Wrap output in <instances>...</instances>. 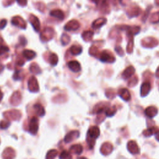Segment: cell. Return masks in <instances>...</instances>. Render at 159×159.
Instances as JSON below:
<instances>
[{
    "mask_svg": "<svg viewBox=\"0 0 159 159\" xmlns=\"http://www.w3.org/2000/svg\"><path fill=\"white\" fill-rule=\"evenodd\" d=\"M100 131L97 126H93L90 128L88 131L87 142L90 149L93 147L95 144V140L99 137Z\"/></svg>",
    "mask_w": 159,
    "mask_h": 159,
    "instance_id": "1",
    "label": "cell"
},
{
    "mask_svg": "<svg viewBox=\"0 0 159 159\" xmlns=\"http://www.w3.org/2000/svg\"><path fill=\"white\" fill-rule=\"evenodd\" d=\"M55 31L52 28H46L40 33V37L43 42L51 40L54 36Z\"/></svg>",
    "mask_w": 159,
    "mask_h": 159,
    "instance_id": "2",
    "label": "cell"
},
{
    "mask_svg": "<svg viewBox=\"0 0 159 159\" xmlns=\"http://www.w3.org/2000/svg\"><path fill=\"white\" fill-rule=\"evenodd\" d=\"M4 116L7 119L6 120H19L21 118V113L18 110H13L5 112Z\"/></svg>",
    "mask_w": 159,
    "mask_h": 159,
    "instance_id": "3",
    "label": "cell"
},
{
    "mask_svg": "<svg viewBox=\"0 0 159 159\" xmlns=\"http://www.w3.org/2000/svg\"><path fill=\"white\" fill-rule=\"evenodd\" d=\"M99 60L103 62L113 63L115 61V58L111 53L105 51L99 54Z\"/></svg>",
    "mask_w": 159,
    "mask_h": 159,
    "instance_id": "4",
    "label": "cell"
},
{
    "mask_svg": "<svg viewBox=\"0 0 159 159\" xmlns=\"http://www.w3.org/2000/svg\"><path fill=\"white\" fill-rule=\"evenodd\" d=\"M29 131L33 135H36L39 129V121L37 118L33 117L29 124Z\"/></svg>",
    "mask_w": 159,
    "mask_h": 159,
    "instance_id": "5",
    "label": "cell"
},
{
    "mask_svg": "<svg viewBox=\"0 0 159 159\" xmlns=\"http://www.w3.org/2000/svg\"><path fill=\"white\" fill-rule=\"evenodd\" d=\"M28 89L30 91L36 93L39 91V86L35 77H31L28 81Z\"/></svg>",
    "mask_w": 159,
    "mask_h": 159,
    "instance_id": "6",
    "label": "cell"
},
{
    "mask_svg": "<svg viewBox=\"0 0 159 159\" xmlns=\"http://www.w3.org/2000/svg\"><path fill=\"white\" fill-rule=\"evenodd\" d=\"M11 23L14 26H17L21 29H26L27 24L26 21H24L20 16H14L11 19Z\"/></svg>",
    "mask_w": 159,
    "mask_h": 159,
    "instance_id": "7",
    "label": "cell"
},
{
    "mask_svg": "<svg viewBox=\"0 0 159 159\" xmlns=\"http://www.w3.org/2000/svg\"><path fill=\"white\" fill-rule=\"evenodd\" d=\"M142 45L147 48H152L158 45V41L152 37H148L142 40Z\"/></svg>",
    "mask_w": 159,
    "mask_h": 159,
    "instance_id": "8",
    "label": "cell"
},
{
    "mask_svg": "<svg viewBox=\"0 0 159 159\" xmlns=\"http://www.w3.org/2000/svg\"><path fill=\"white\" fill-rule=\"evenodd\" d=\"M80 28V23L78 21L73 19L70 21H69L67 23H66L64 29L66 31H76Z\"/></svg>",
    "mask_w": 159,
    "mask_h": 159,
    "instance_id": "9",
    "label": "cell"
},
{
    "mask_svg": "<svg viewBox=\"0 0 159 159\" xmlns=\"http://www.w3.org/2000/svg\"><path fill=\"white\" fill-rule=\"evenodd\" d=\"M129 152L132 154L136 155L139 153V148L136 143V142L134 140H131L128 143L127 146Z\"/></svg>",
    "mask_w": 159,
    "mask_h": 159,
    "instance_id": "10",
    "label": "cell"
},
{
    "mask_svg": "<svg viewBox=\"0 0 159 159\" xmlns=\"http://www.w3.org/2000/svg\"><path fill=\"white\" fill-rule=\"evenodd\" d=\"M29 21L30 23L32 24V26L34 28V30L37 32L39 31L40 29V24L39 19L34 14H31L29 18Z\"/></svg>",
    "mask_w": 159,
    "mask_h": 159,
    "instance_id": "11",
    "label": "cell"
},
{
    "mask_svg": "<svg viewBox=\"0 0 159 159\" xmlns=\"http://www.w3.org/2000/svg\"><path fill=\"white\" fill-rule=\"evenodd\" d=\"M80 133L78 131H72L69 132L67 134L65 137L64 140L66 143H70L72 141L74 140L75 139H77L79 137Z\"/></svg>",
    "mask_w": 159,
    "mask_h": 159,
    "instance_id": "12",
    "label": "cell"
},
{
    "mask_svg": "<svg viewBox=\"0 0 159 159\" xmlns=\"http://www.w3.org/2000/svg\"><path fill=\"white\" fill-rule=\"evenodd\" d=\"M113 150V147L111 144L109 143V142H105L104 143L100 149V152L105 155H107L110 154Z\"/></svg>",
    "mask_w": 159,
    "mask_h": 159,
    "instance_id": "13",
    "label": "cell"
},
{
    "mask_svg": "<svg viewBox=\"0 0 159 159\" xmlns=\"http://www.w3.org/2000/svg\"><path fill=\"white\" fill-rule=\"evenodd\" d=\"M21 102V95L19 91H15L10 98V103L13 106L18 105Z\"/></svg>",
    "mask_w": 159,
    "mask_h": 159,
    "instance_id": "14",
    "label": "cell"
},
{
    "mask_svg": "<svg viewBox=\"0 0 159 159\" xmlns=\"http://www.w3.org/2000/svg\"><path fill=\"white\" fill-rule=\"evenodd\" d=\"M119 96L125 102H128L131 99V94L129 90L126 88H121L118 91Z\"/></svg>",
    "mask_w": 159,
    "mask_h": 159,
    "instance_id": "15",
    "label": "cell"
},
{
    "mask_svg": "<svg viewBox=\"0 0 159 159\" xmlns=\"http://www.w3.org/2000/svg\"><path fill=\"white\" fill-rule=\"evenodd\" d=\"M69 68L73 72H79L81 70V65L78 61L72 60L68 63Z\"/></svg>",
    "mask_w": 159,
    "mask_h": 159,
    "instance_id": "16",
    "label": "cell"
},
{
    "mask_svg": "<svg viewBox=\"0 0 159 159\" xmlns=\"http://www.w3.org/2000/svg\"><path fill=\"white\" fill-rule=\"evenodd\" d=\"M158 113L157 108L155 106H149L147 107L145 110V114L150 118H152L155 117Z\"/></svg>",
    "mask_w": 159,
    "mask_h": 159,
    "instance_id": "17",
    "label": "cell"
},
{
    "mask_svg": "<svg viewBox=\"0 0 159 159\" xmlns=\"http://www.w3.org/2000/svg\"><path fill=\"white\" fill-rule=\"evenodd\" d=\"M150 88H151V86H150V83L144 82L143 84L142 85L141 88H140V95H141V96L144 97V96H147L150 92Z\"/></svg>",
    "mask_w": 159,
    "mask_h": 159,
    "instance_id": "18",
    "label": "cell"
},
{
    "mask_svg": "<svg viewBox=\"0 0 159 159\" xmlns=\"http://www.w3.org/2000/svg\"><path fill=\"white\" fill-rule=\"evenodd\" d=\"M134 72H135V69L132 66H130L124 70V71L122 74V76L124 79H128L131 77L132 75L134 74Z\"/></svg>",
    "mask_w": 159,
    "mask_h": 159,
    "instance_id": "19",
    "label": "cell"
},
{
    "mask_svg": "<svg viewBox=\"0 0 159 159\" xmlns=\"http://www.w3.org/2000/svg\"><path fill=\"white\" fill-rule=\"evenodd\" d=\"M107 21V19L105 18H100L97 19H96L93 24H92V27L94 29H98L103 26L104 24H106Z\"/></svg>",
    "mask_w": 159,
    "mask_h": 159,
    "instance_id": "20",
    "label": "cell"
},
{
    "mask_svg": "<svg viewBox=\"0 0 159 159\" xmlns=\"http://www.w3.org/2000/svg\"><path fill=\"white\" fill-rule=\"evenodd\" d=\"M3 159H13L15 157V152L11 148L6 149L3 154Z\"/></svg>",
    "mask_w": 159,
    "mask_h": 159,
    "instance_id": "21",
    "label": "cell"
},
{
    "mask_svg": "<svg viewBox=\"0 0 159 159\" xmlns=\"http://www.w3.org/2000/svg\"><path fill=\"white\" fill-rule=\"evenodd\" d=\"M107 107H107V105H105V103H99L94 107L93 113L96 114H101L105 111Z\"/></svg>",
    "mask_w": 159,
    "mask_h": 159,
    "instance_id": "22",
    "label": "cell"
},
{
    "mask_svg": "<svg viewBox=\"0 0 159 159\" xmlns=\"http://www.w3.org/2000/svg\"><path fill=\"white\" fill-rule=\"evenodd\" d=\"M51 16H53V17H55L56 18H58L60 20H63L65 18V14L63 12L60 10H52L51 13H50Z\"/></svg>",
    "mask_w": 159,
    "mask_h": 159,
    "instance_id": "23",
    "label": "cell"
},
{
    "mask_svg": "<svg viewBox=\"0 0 159 159\" xmlns=\"http://www.w3.org/2000/svg\"><path fill=\"white\" fill-rule=\"evenodd\" d=\"M158 132H159V128H158L157 127H152L144 131L143 134L144 136L150 137L154 134H156Z\"/></svg>",
    "mask_w": 159,
    "mask_h": 159,
    "instance_id": "24",
    "label": "cell"
},
{
    "mask_svg": "<svg viewBox=\"0 0 159 159\" xmlns=\"http://www.w3.org/2000/svg\"><path fill=\"white\" fill-rule=\"evenodd\" d=\"M70 151L72 154L80 155L83 152V147L80 144H75L70 147Z\"/></svg>",
    "mask_w": 159,
    "mask_h": 159,
    "instance_id": "25",
    "label": "cell"
},
{
    "mask_svg": "<svg viewBox=\"0 0 159 159\" xmlns=\"http://www.w3.org/2000/svg\"><path fill=\"white\" fill-rule=\"evenodd\" d=\"M140 10L139 9V7H132L129 10V11L127 12V14L130 18L132 17H136V16H137L139 13H140Z\"/></svg>",
    "mask_w": 159,
    "mask_h": 159,
    "instance_id": "26",
    "label": "cell"
},
{
    "mask_svg": "<svg viewBox=\"0 0 159 159\" xmlns=\"http://www.w3.org/2000/svg\"><path fill=\"white\" fill-rule=\"evenodd\" d=\"M22 54L23 56L26 58L28 60H31L33 59L36 55V54L34 51H31V50H24Z\"/></svg>",
    "mask_w": 159,
    "mask_h": 159,
    "instance_id": "27",
    "label": "cell"
},
{
    "mask_svg": "<svg viewBox=\"0 0 159 159\" xmlns=\"http://www.w3.org/2000/svg\"><path fill=\"white\" fill-rule=\"evenodd\" d=\"M34 110H35L36 114L39 116H43L45 114V113H46L44 107L42 106L41 105H40V104L34 105Z\"/></svg>",
    "mask_w": 159,
    "mask_h": 159,
    "instance_id": "28",
    "label": "cell"
},
{
    "mask_svg": "<svg viewBox=\"0 0 159 159\" xmlns=\"http://www.w3.org/2000/svg\"><path fill=\"white\" fill-rule=\"evenodd\" d=\"M70 52L73 55H77L81 53L82 48L79 46L73 45L70 48Z\"/></svg>",
    "mask_w": 159,
    "mask_h": 159,
    "instance_id": "29",
    "label": "cell"
},
{
    "mask_svg": "<svg viewBox=\"0 0 159 159\" xmlns=\"http://www.w3.org/2000/svg\"><path fill=\"white\" fill-rule=\"evenodd\" d=\"M93 34H94L93 32H92L91 31H85L82 34L83 39L84 40L85 42H89V41L91 40L92 39H93Z\"/></svg>",
    "mask_w": 159,
    "mask_h": 159,
    "instance_id": "30",
    "label": "cell"
},
{
    "mask_svg": "<svg viewBox=\"0 0 159 159\" xmlns=\"http://www.w3.org/2000/svg\"><path fill=\"white\" fill-rule=\"evenodd\" d=\"M116 106H111V107H108L106 111H105V114L106 116L108 117H111L115 114L116 113Z\"/></svg>",
    "mask_w": 159,
    "mask_h": 159,
    "instance_id": "31",
    "label": "cell"
},
{
    "mask_svg": "<svg viewBox=\"0 0 159 159\" xmlns=\"http://www.w3.org/2000/svg\"><path fill=\"white\" fill-rule=\"evenodd\" d=\"M58 154V151L55 149L50 150L46 155V159H54Z\"/></svg>",
    "mask_w": 159,
    "mask_h": 159,
    "instance_id": "32",
    "label": "cell"
},
{
    "mask_svg": "<svg viewBox=\"0 0 159 159\" xmlns=\"http://www.w3.org/2000/svg\"><path fill=\"white\" fill-rule=\"evenodd\" d=\"M49 60L50 63H51L53 66H55L58 63V58L57 55L55 54H51V55L49 56Z\"/></svg>",
    "mask_w": 159,
    "mask_h": 159,
    "instance_id": "33",
    "label": "cell"
},
{
    "mask_svg": "<svg viewBox=\"0 0 159 159\" xmlns=\"http://www.w3.org/2000/svg\"><path fill=\"white\" fill-rule=\"evenodd\" d=\"M30 71L32 73H35V74L40 73L41 72V70L39 68V66H38L37 64H36L35 63L31 65V66H30Z\"/></svg>",
    "mask_w": 159,
    "mask_h": 159,
    "instance_id": "34",
    "label": "cell"
},
{
    "mask_svg": "<svg viewBox=\"0 0 159 159\" xmlns=\"http://www.w3.org/2000/svg\"><path fill=\"white\" fill-rule=\"evenodd\" d=\"M70 41V37L69 35L66 34H63L62 36V37H61V42H62V44L63 45V46H66L67 45Z\"/></svg>",
    "mask_w": 159,
    "mask_h": 159,
    "instance_id": "35",
    "label": "cell"
},
{
    "mask_svg": "<svg viewBox=\"0 0 159 159\" xmlns=\"http://www.w3.org/2000/svg\"><path fill=\"white\" fill-rule=\"evenodd\" d=\"M152 23H157L159 22V11L154 13L150 19Z\"/></svg>",
    "mask_w": 159,
    "mask_h": 159,
    "instance_id": "36",
    "label": "cell"
},
{
    "mask_svg": "<svg viewBox=\"0 0 159 159\" xmlns=\"http://www.w3.org/2000/svg\"><path fill=\"white\" fill-rule=\"evenodd\" d=\"M59 158L60 159H71L72 156L69 152L64 150V151H63L60 154V155L59 156Z\"/></svg>",
    "mask_w": 159,
    "mask_h": 159,
    "instance_id": "37",
    "label": "cell"
},
{
    "mask_svg": "<svg viewBox=\"0 0 159 159\" xmlns=\"http://www.w3.org/2000/svg\"><path fill=\"white\" fill-rule=\"evenodd\" d=\"M10 122L8 120H3L0 122V128L2 129H7L10 126Z\"/></svg>",
    "mask_w": 159,
    "mask_h": 159,
    "instance_id": "38",
    "label": "cell"
},
{
    "mask_svg": "<svg viewBox=\"0 0 159 159\" xmlns=\"http://www.w3.org/2000/svg\"><path fill=\"white\" fill-rule=\"evenodd\" d=\"M90 54L91 55H93V56H96V55L98 54V49H97L96 47L93 46H91V48L90 49Z\"/></svg>",
    "mask_w": 159,
    "mask_h": 159,
    "instance_id": "39",
    "label": "cell"
},
{
    "mask_svg": "<svg viewBox=\"0 0 159 159\" xmlns=\"http://www.w3.org/2000/svg\"><path fill=\"white\" fill-rule=\"evenodd\" d=\"M133 46H134V43H133V39H131L128 43V46H127V52L129 54H131L133 51Z\"/></svg>",
    "mask_w": 159,
    "mask_h": 159,
    "instance_id": "40",
    "label": "cell"
},
{
    "mask_svg": "<svg viewBox=\"0 0 159 159\" xmlns=\"http://www.w3.org/2000/svg\"><path fill=\"white\" fill-rule=\"evenodd\" d=\"M138 82V79L136 77H134L132 78H131L129 81V83H128V86L130 87H132L134 86H135L137 85V83Z\"/></svg>",
    "mask_w": 159,
    "mask_h": 159,
    "instance_id": "41",
    "label": "cell"
},
{
    "mask_svg": "<svg viewBox=\"0 0 159 159\" xmlns=\"http://www.w3.org/2000/svg\"><path fill=\"white\" fill-rule=\"evenodd\" d=\"M106 95L107 98H113L115 96V94L114 93V91L111 90H107L106 91Z\"/></svg>",
    "mask_w": 159,
    "mask_h": 159,
    "instance_id": "42",
    "label": "cell"
},
{
    "mask_svg": "<svg viewBox=\"0 0 159 159\" xmlns=\"http://www.w3.org/2000/svg\"><path fill=\"white\" fill-rule=\"evenodd\" d=\"M9 51V48L6 46H0V55H3L4 53H6Z\"/></svg>",
    "mask_w": 159,
    "mask_h": 159,
    "instance_id": "43",
    "label": "cell"
},
{
    "mask_svg": "<svg viewBox=\"0 0 159 159\" xmlns=\"http://www.w3.org/2000/svg\"><path fill=\"white\" fill-rule=\"evenodd\" d=\"M16 1L18 2L19 6L24 7L27 5L28 0H16Z\"/></svg>",
    "mask_w": 159,
    "mask_h": 159,
    "instance_id": "44",
    "label": "cell"
},
{
    "mask_svg": "<svg viewBox=\"0 0 159 159\" xmlns=\"http://www.w3.org/2000/svg\"><path fill=\"white\" fill-rule=\"evenodd\" d=\"M7 24V21L6 19H3L0 21V29H2L4 28V27Z\"/></svg>",
    "mask_w": 159,
    "mask_h": 159,
    "instance_id": "45",
    "label": "cell"
},
{
    "mask_svg": "<svg viewBox=\"0 0 159 159\" xmlns=\"http://www.w3.org/2000/svg\"><path fill=\"white\" fill-rule=\"evenodd\" d=\"M19 72H16V73L14 75V80H19L20 78V76H19Z\"/></svg>",
    "mask_w": 159,
    "mask_h": 159,
    "instance_id": "46",
    "label": "cell"
},
{
    "mask_svg": "<svg viewBox=\"0 0 159 159\" xmlns=\"http://www.w3.org/2000/svg\"><path fill=\"white\" fill-rule=\"evenodd\" d=\"M118 49H119V51H118V50H116V51L117 52H118V54H119V55H123V54H124V52H123V51H122V49L119 47H118Z\"/></svg>",
    "mask_w": 159,
    "mask_h": 159,
    "instance_id": "47",
    "label": "cell"
},
{
    "mask_svg": "<svg viewBox=\"0 0 159 159\" xmlns=\"http://www.w3.org/2000/svg\"><path fill=\"white\" fill-rule=\"evenodd\" d=\"M24 63V62L22 60H19L18 61V64L19 65H20V66L23 65Z\"/></svg>",
    "mask_w": 159,
    "mask_h": 159,
    "instance_id": "48",
    "label": "cell"
},
{
    "mask_svg": "<svg viewBox=\"0 0 159 159\" xmlns=\"http://www.w3.org/2000/svg\"><path fill=\"white\" fill-rule=\"evenodd\" d=\"M155 139L157 141L159 142V132H158L157 134H155Z\"/></svg>",
    "mask_w": 159,
    "mask_h": 159,
    "instance_id": "49",
    "label": "cell"
},
{
    "mask_svg": "<svg viewBox=\"0 0 159 159\" xmlns=\"http://www.w3.org/2000/svg\"><path fill=\"white\" fill-rule=\"evenodd\" d=\"M3 95L2 93V92H1V90H0V102H1V100L3 99Z\"/></svg>",
    "mask_w": 159,
    "mask_h": 159,
    "instance_id": "50",
    "label": "cell"
},
{
    "mask_svg": "<svg viewBox=\"0 0 159 159\" xmlns=\"http://www.w3.org/2000/svg\"><path fill=\"white\" fill-rule=\"evenodd\" d=\"M156 77H157V78H159V67L157 69V72H156Z\"/></svg>",
    "mask_w": 159,
    "mask_h": 159,
    "instance_id": "51",
    "label": "cell"
},
{
    "mask_svg": "<svg viewBox=\"0 0 159 159\" xmlns=\"http://www.w3.org/2000/svg\"><path fill=\"white\" fill-rule=\"evenodd\" d=\"M99 1H100V0H92V1L94 2L96 4H98L99 2Z\"/></svg>",
    "mask_w": 159,
    "mask_h": 159,
    "instance_id": "52",
    "label": "cell"
},
{
    "mask_svg": "<svg viewBox=\"0 0 159 159\" xmlns=\"http://www.w3.org/2000/svg\"><path fill=\"white\" fill-rule=\"evenodd\" d=\"M155 3L157 5H159V0H155Z\"/></svg>",
    "mask_w": 159,
    "mask_h": 159,
    "instance_id": "53",
    "label": "cell"
},
{
    "mask_svg": "<svg viewBox=\"0 0 159 159\" xmlns=\"http://www.w3.org/2000/svg\"><path fill=\"white\" fill-rule=\"evenodd\" d=\"M77 159H87V158H85V157H79Z\"/></svg>",
    "mask_w": 159,
    "mask_h": 159,
    "instance_id": "54",
    "label": "cell"
}]
</instances>
